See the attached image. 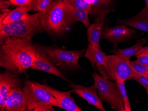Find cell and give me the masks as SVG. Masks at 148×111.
I'll return each mask as SVG.
<instances>
[{"mask_svg": "<svg viewBox=\"0 0 148 111\" xmlns=\"http://www.w3.org/2000/svg\"><path fill=\"white\" fill-rule=\"evenodd\" d=\"M35 59L30 69L40 70L51 74L61 79L71 83L62 73L56 68L51 62L48 54L39 47V45H35Z\"/></svg>", "mask_w": 148, "mask_h": 111, "instance_id": "8", "label": "cell"}, {"mask_svg": "<svg viewBox=\"0 0 148 111\" xmlns=\"http://www.w3.org/2000/svg\"><path fill=\"white\" fill-rule=\"evenodd\" d=\"M123 99L125 111H131V108L125 89V81L117 79L116 81Z\"/></svg>", "mask_w": 148, "mask_h": 111, "instance_id": "22", "label": "cell"}, {"mask_svg": "<svg viewBox=\"0 0 148 111\" xmlns=\"http://www.w3.org/2000/svg\"><path fill=\"white\" fill-rule=\"evenodd\" d=\"M13 4L11 3L10 0L6 1V0H1L0 1V11L1 12L5 10H8Z\"/></svg>", "mask_w": 148, "mask_h": 111, "instance_id": "29", "label": "cell"}, {"mask_svg": "<svg viewBox=\"0 0 148 111\" xmlns=\"http://www.w3.org/2000/svg\"><path fill=\"white\" fill-rule=\"evenodd\" d=\"M22 87V80L17 74L6 70L0 74V111H5L10 92L14 88Z\"/></svg>", "mask_w": 148, "mask_h": 111, "instance_id": "7", "label": "cell"}, {"mask_svg": "<svg viewBox=\"0 0 148 111\" xmlns=\"http://www.w3.org/2000/svg\"><path fill=\"white\" fill-rule=\"evenodd\" d=\"M97 69L102 76L114 82H116L117 79L125 81L138 75L129 61L122 59L116 54L106 55L105 66Z\"/></svg>", "mask_w": 148, "mask_h": 111, "instance_id": "5", "label": "cell"}, {"mask_svg": "<svg viewBox=\"0 0 148 111\" xmlns=\"http://www.w3.org/2000/svg\"><path fill=\"white\" fill-rule=\"evenodd\" d=\"M23 89L28 99V111L46 105L60 108L55 98L39 83L25 79Z\"/></svg>", "mask_w": 148, "mask_h": 111, "instance_id": "4", "label": "cell"}, {"mask_svg": "<svg viewBox=\"0 0 148 111\" xmlns=\"http://www.w3.org/2000/svg\"><path fill=\"white\" fill-rule=\"evenodd\" d=\"M131 79L135 80L140 84L141 86L146 89L147 95H148V78L143 76L136 75L132 77Z\"/></svg>", "mask_w": 148, "mask_h": 111, "instance_id": "27", "label": "cell"}, {"mask_svg": "<svg viewBox=\"0 0 148 111\" xmlns=\"http://www.w3.org/2000/svg\"><path fill=\"white\" fill-rule=\"evenodd\" d=\"M22 87L11 90L7 99L5 111H28V101Z\"/></svg>", "mask_w": 148, "mask_h": 111, "instance_id": "10", "label": "cell"}, {"mask_svg": "<svg viewBox=\"0 0 148 111\" xmlns=\"http://www.w3.org/2000/svg\"><path fill=\"white\" fill-rule=\"evenodd\" d=\"M74 7L84 10L90 15H92V12L91 5H88L84 0H66Z\"/></svg>", "mask_w": 148, "mask_h": 111, "instance_id": "23", "label": "cell"}, {"mask_svg": "<svg viewBox=\"0 0 148 111\" xmlns=\"http://www.w3.org/2000/svg\"><path fill=\"white\" fill-rule=\"evenodd\" d=\"M13 28L9 25H0V45H2L7 38L11 37Z\"/></svg>", "mask_w": 148, "mask_h": 111, "instance_id": "24", "label": "cell"}, {"mask_svg": "<svg viewBox=\"0 0 148 111\" xmlns=\"http://www.w3.org/2000/svg\"><path fill=\"white\" fill-rule=\"evenodd\" d=\"M135 32V30L127 28L125 25L106 28L102 32L103 39L112 42L116 48L119 42L128 39Z\"/></svg>", "mask_w": 148, "mask_h": 111, "instance_id": "11", "label": "cell"}, {"mask_svg": "<svg viewBox=\"0 0 148 111\" xmlns=\"http://www.w3.org/2000/svg\"><path fill=\"white\" fill-rule=\"evenodd\" d=\"M38 14L44 30L51 35H62L77 22L74 7L66 0H53Z\"/></svg>", "mask_w": 148, "mask_h": 111, "instance_id": "2", "label": "cell"}, {"mask_svg": "<svg viewBox=\"0 0 148 111\" xmlns=\"http://www.w3.org/2000/svg\"><path fill=\"white\" fill-rule=\"evenodd\" d=\"M147 42L146 39H140L137 41L136 44L130 48L123 49L113 50L111 51L113 53L117 55L125 61H129L133 55L136 54L137 52L143 48L144 45Z\"/></svg>", "mask_w": 148, "mask_h": 111, "instance_id": "18", "label": "cell"}, {"mask_svg": "<svg viewBox=\"0 0 148 111\" xmlns=\"http://www.w3.org/2000/svg\"><path fill=\"white\" fill-rule=\"evenodd\" d=\"M42 85L55 98L60 105V108L66 111H82V109L77 106L75 100L71 97V90L61 92L46 84Z\"/></svg>", "mask_w": 148, "mask_h": 111, "instance_id": "12", "label": "cell"}, {"mask_svg": "<svg viewBox=\"0 0 148 111\" xmlns=\"http://www.w3.org/2000/svg\"><path fill=\"white\" fill-rule=\"evenodd\" d=\"M53 0H38L36 5L37 12H42L45 10Z\"/></svg>", "mask_w": 148, "mask_h": 111, "instance_id": "28", "label": "cell"}, {"mask_svg": "<svg viewBox=\"0 0 148 111\" xmlns=\"http://www.w3.org/2000/svg\"><path fill=\"white\" fill-rule=\"evenodd\" d=\"M45 31L39 19L19 27L13 28L11 37L25 39L31 42L33 36Z\"/></svg>", "mask_w": 148, "mask_h": 111, "instance_id": "13", "label": "cell"}, {"mask_svg": "<svg viewBox=\"0 0 148 111\" xmlns=\"http://www.w3.org/2000/svg\"><path fill=\"white\" fill-rule=\"evenodd\" d=\"M69 86L72 89L71 93H75L79 97L83 98L88 104L95 106L100 111H106L103 106L102 101L97 95V88L95 84L90 87H85L72 83L69 84Z\"/></svg>", "mask_w": 148, "mask_h": 111, "instance_id": "9", "label": "cell"}, {"mask_svg": "<svg viewBox=\"0 0 148 111\" xmlns=\"http://www.w3.org/2000/svg\"><path fill=\"white\" fill-rule=\"evenodd\" d=\"M85 2L88 4V5H92L94 3L95 0H84Z\"/></svg>", "mask_w": 148, "mask_h": 111, "instance_id": "33", "label": "cell"}, {"mask_svg": "<svg viewBox=\"0 0 148 111\" xmlns=\"http://www.w3.org/2000/svg\"><path fill=\"white\" fill-rule=\"evenodd\" d=\"M84 57L89 60L94 69L95 66L97 69L105 66L106 55L103 50H100L90 44H89Z\"/></svg>", "mask_w": 148, "mask_h": 111, "instance_id": "14", "label": "cell"}, {"mask_svg": "<svg viewBox=\"0 0 148 111\" xmlns=\"http://www.w3.org/2000/svg\"><path fill=\"white\" fill-rule=\"evenodd\" d=\"M92 75L101 101L108 103L115 111H125L123 99L117 82L100 76L96 70Z\"/></svg>", "mask_w": 148, "mask_h": 111, "instance_id": "3", "label": "cell"}, {"mask_svg": "<svg viewBox=\"0 0 148 111\" xmlns=\"http://www.w3.org/2000/svg\"><path fill=\"white\" fill-rule=\"evenodd\" d=\"M36 47L31 42L10 37L0 48V66L14 73L30 69L35 59Z\"/></svg>", "mask_w": 148, "mask_h": 111, "instance_id": "1", "label": "cell"}, {"mask_svg": "<svg viewBox=\"0 0 148 111\" xmlns=\"http://www.w3.org/2000/svg\"><path fill=\"white\" fill-rule=\"evenodd\" d=\"M130 66L134 72L139 76H144L148 70V67L143 65L137 61H129Z\"/></svg>", "mask_w": 148, "mask_h": 111, "instance_id": "25", "label": "cell"}, {"mask_svg": "<svg viewBox=\"0 0 148 111\" xmlns=\"http://www.w3.org/2000/svg\"><path fill=\"white\" fill-rule=\"evenodd\" d=\"M112 1H113V0H112Z\"/></svg>", "mask_w": 148, "mask_h": 111, "instance_id": "36", "label": "cell"}, {"mask_svg": "<svg viewBox=\"0 0 148 111\" xmlns=\"http://www.w3.org/2000/svg\"><path fill=\"white\" fill-rule=\"evenodd\" d=\"M136 61L141 64L148 67V56H144L138 57Z\"/></svg>", "mask_w": 148, "mask_h": 111, "instance_id": "32", "label": "cell"}, {"mask_svg": "<svg viewBox=\"0 0 148 111\" xmlns=\"http://www.w3.org/2000/svg\"><path fill=\"white\" fill-rule=\"evenodd\" d=\"M113 4L112 0H95L91 7L92 15H95L98 17L96 21L103 20L110 11L107 9Z\"/></svg>", "mask_w": 148, "mask_h": 111, "instance_id": "17", "label": "cell"}, {"mask_svg": "<svg viewBox=\"0 0 148 111\" xmlns=\"http://www.w3.org/2000/svg\"><path fill=\"white\" fill-rule=\"evenodd\" d=\"M146 3V5H145V8L143 9V10L148 11V0H145Z\"/></svg>", "mask_w": 148, "mask_h": 111, "instance_id": "34", "label": "cell"}, {"mask_svg": "<svg viewBox=\"0 0 148 111\" xmlns=\"http://www.w3.org/2000/svg\"><path fill=\"white\" fill-rule=\"evenodd\" d=\"M144 76V77H146V78H148V70L147 71L146 73L145 74V75Z\"/></svg>", "mask_w": 148, "mask_h": 111, "instance_id": "35", "label": "cell"}, {"mask_svg": "<svg viewBox=\"0 0 148 111\" xmlns=\"http://www.w3.org/2000/svg\"><path fill=\"white\" fill-rule=\"evenodd\" d=\"M39 45L42 50L46 53L56 67L62 68H81L79 60L85 49L70 50L59 48L56 45L50 47Z\"/></svg>", "mask_w": 148, "mask_h": 111, "instance_id": "6", "label": "cell"}, {"mask_svg": "<svg viewBox=\"0 0 148 111\" xmlns=\"http://www.w3.org/2000/svg\"><path fill=\"white\" fill-rule=\"evenodd\" d=\"M135 55L137 58L141 56H148V46L145 47H143L137 52Z\"/></svg>", "mask_w": 148, "mask_h": 111, "instance_id": "30", "label": "cell"}, {"mask_svg": "<svg viewBox=\"0 0 148 111\" xmlns=\"http://www.w3.org/2000/svg\"><path fill=\"white\" fill-rule=\"evenodd\" d=\"M103 20L96 21L87 28V39L89 44L102 50L99 44L100 38L102 34L103 27Z\"/></svg>", "mask_w": 148, "mask_h": 111, "instance_id": "16", "label": "cell"}, {"mask_svg": "<svg viewBox=\"0 0 148 111\" xmlns=\"http://www.w3.org/2000/svg\"><path fill=\"white\" fill-rule=\"evenodd\" d=\"M74 10L77 21L81 22L85 26L86 28H88L90 25L89 20V14L85 11L79 8L74 7Z\"/></svg>", "mask_w": 148, "mask_h": 111, "instance_id": "21", "label": "cell"}, {"mask_svg": "<svg viewBox=\"0 0 148 111\" xmlns=\"http://www.w3.org/2000/svg\"><path fill=\"white\" fill-rule=\"evenodd\" d=\"M34 111H55V109L53 108V106L50 105H46L36 108Z\"/></svg>", "mask_w": 148, "mask_h": 111, "instance_id": "31", "label": "cell"}, {"mask_svg": "<svg viewBox=\"0 0 148 111\" xmlns=\"http://www.w3.org/2000/svg\"><path fill=\"white\" fill-rule=\"evenodd\" d=\"M38 18V12L34 14L30 15L28 14V12L25 14L21 18L18 19L15 22H12L8 24L9 26L12 28L19 27L21 26L25 25L27 23L32 22L33 20H35Z\"/></svg>", "mask_w": 148, "mask_h": 111, "instance_id": "20", "label": "cell"}, {"mask_svg": "<svg viewBox=\"0 0 148 111\" xmlns=\"http://www.w3.org/2000/svg\"><path fill=\"white\" fill-rule=\"evenodd\" d=\"M32 10H33V9L31 7L19 6L15 10H12L2 22L0 23V25H8L10 23L15 22Z\"/></svg>", "mask_w": 148, "mask_h": 111, "instance_id": "19", "label": "cell"}, {"mask_svg": "<svg viewBox=\"0 0 148 111\" xmlns=\"http://www.w3.org/2000/svg\"><path fill=\"white\" fill-rule=\"evenodd\" d=\"M123 25L148 32V10L141 12L130 19L122 20Z\"/></svg>", "mask_w": 148, "mask_h": 111, "instance_id": "15", "label": "cell"}, {"mask_svg": "<svg viewBox=\"0 0 148 111\" xmlns=\"http://www.w3.org/2000/svg\"><path fill=\"white\" fill-rule=\"evenodd\" d=\"M13 5L21 7H31L33 10L37 11L36 5L38 0H10Z\"/></svg>", "mask_w": 148, "mask_h": 111, "instance_id": "26", "label": "cell"}]
</instances>
